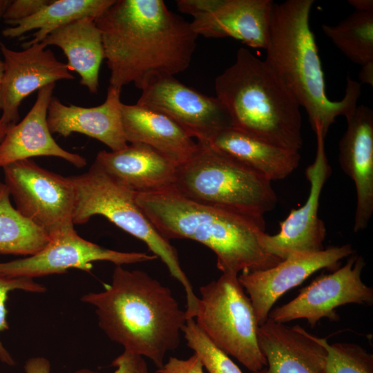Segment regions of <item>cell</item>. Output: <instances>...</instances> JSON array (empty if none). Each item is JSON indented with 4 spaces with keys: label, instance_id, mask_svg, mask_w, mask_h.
I'll use <instances>...</instances> for the list:
<instances>
[{
    "label": "cell",
    "instance_id": "1",
    "mask_svg": "<svg viewBox=\"0 0 373 373\" xmlns=\"http://www.w3.org/2000/svg\"><path fill=\"white\" fill-rule=\"evenodd\" d=\"M102 32L109 86L141 89L156 75L186 70L198 36L162 0H115L95 19Z\"/></svg>",
    "mask_w": 373,
    "mask_h": 373
},
{
    "label": "cell",
    "instance_id": "2",
    "mask_svg": "<svg viewBox=\"0 0 373 373\" xmlns=\"http://www.w3.org/2000/svg\"><path fill=\"white\" fill-rule=\"evenodd\" d=\"M81 300L92 305L107 337L126 352L150 359L159 369L178 348L187 320L171 290L147 273L116 265L104 290Z\"/></svg>",
    "mask_w": 373,
    "mask_h": 373
},
{
    "label": "cell",
    "instance_id": "3",
    "mask_svg": "<svg viewBox=\"0 0 373 373\" xmlns=\"http://www.w3.org/2000/svg\"><path fill=\"white\" fill-rule=\"evenodd\" d=\"M136 201L166 240L190 239L212 250L222 273L265 270L283 260L260 243V235L265 231L264 219L195 202L173 188L137 192Z\"/></svg>",
    "mask_w": 373,
    "mask_h": 373
},
{
    "label": "cell",
    "instance_id": "4",
    "mask_svg": "<svg viewBox=\"0 0 373 373\" xmlns=\"http://www.w3.org/2000/svg\"><path fill=\"white\" fill-rule=\"evenodd\" d=\"M314 0H287L274 3L265 62L305 108L314 132L325 138L338 116L357 106L361 84L347 76L345 95L330 100L314 35L309 26Z\"/></svg>",
    "mask_w": 373,
    "mask_h": 373
},
{
    "label": "cell",
    "instance_id": "5",
    "mask_svg": "<svg viewBox=\"0 0 373 373\" xmlns=\"http://www.w3.org/2000/svg\"><path fill=\"white\" fill-rule=\"evenodd\" d=\"M214 88L232 127L281 148L301 149L300 106L265 60L239 48Z\"/></svg>",
    "mask_w": 373,
    "mask_h": 373
},
{
    "label": "cell",
    "instance_id": "6",
    "mask_svg": "<svg viewBox=\"0 0 373 373\" xmlns=\"http://www.w3.org/2000/svg\"><path fill=\"white\" fill-rule=\"evenodd\" d=\"M68 178L75 191L74 225L86 223L93 216L101 215L144 242L182 285L186 293V314L194 316L198 297L181 267L177 250L141 209L136 201L137 192L111 176L95 162L86 172Z\"/></svg>",
    "mask_w": 373,
    "mask_h": 373
},
{
    "label": "cell",
    "instance_id": "7",
    "mask_svg": "<svg viewBox=\"0 0 373 373\" xmlns=\"http://www.w3.org/2000/svg\"><path fill=\"white\" fill-rule=\"evenodd\" d=\"M177 166L173 189L195 202L264 219L278 198L271 182L207 144Z\"/></svg>",
    "mask_w": 373,
    "mask_h": 373
},
{
    "label": "cell",
    "instance_id": "8",
    "mask_svg": "<svg viewBox=\"0 0 373 373\" xmlns=\"http://www.w3.org/2000/svg\"><path fill=\"white\" fill-rule=\"evenodd\" d=\"M238 276L222 273L202 286L194 319L218 348L256 372L267 362L258 345L259 325L253 305Z\"/></svg>",
    "mask_w": 373,
    "mask_h": 373
},
{
    "label": "cell",
    "instance_id": "9",
    "mask_svg": "<svg viewBox=\"0 0 373 373\" xmlns=\"http://www.w3.org/2000/svg\"><path fill=\"white\" fill-rule=\"evenodd\" d=\"M2 168L4 184L23 216L49 237L74 227L75 191L68 177L48 171L30 159Z\"/></svg>",
    "mask_w": 373,
    "mask_h": 373
},
{
    "label": "cell",
    "instance_id": "10",
    "mask_svg": "<svg viewBox=\"0 0 373 373\" xmlns=\"http://www.w3.org/2000/svg\"><path fill=\"white\" fill-rule=\"evenodd\" d=\"M365 266L362 256L351 255L342 267L317 278L302 289L294 299L271 310L268 318L283 324L305 318L313 327L323 318L338 321L336 309L339 306L350 303L372 305L373 289L361 278Z\"/></svg>",
    "mask_w": 373,
    "mask_h": 373
},
{
    "label": "cell",
    "instance_id": "11",
    "mask_svg": "<svg viewBox=\"0 0 373 373\" xmlns=\"http://www.w3.org/2000/svg\"><path fill=\"white\" fill-rule=\"evenodd\" d=\"M140 90L136 104L167 116L198 142L206 143L231 126L227 112L216 97L204 95L174 76L152 77Z\"/></svg>",
    "mask_w": 373,
    "mask_h": 373
},
{
    "label": "cell",
    "instance_id": "12",
    "mask_svg": "<svg viewBox=\"0 0 373 373\" xmlns=\"http://www.w3.org/2000/svg\"><path fill=\"white\" fill-rule=\"evenodd\" d=\"M274 2L271 0H178L189 15L193 30L207 38L231 37L254 48H266Z\"/></svg>",
    "mask_w": 373,
    "mask_h": 373
},
{
    "label": "cell",
    "instance_id": "13",
    "mask_svg": "<svg viewBox=\"0 0 373 373\" xmlns=\"http://www.w3.org/2000/svg\"><path fill=\"white\" fill-rule=\"evenodd\" d=\"M157 258L153 254L118 251L101 247L80 237L73 227L50 237L46 247L34 255L0 262V274L33 278L64 274L73 268L90 271L94 261H108L122 266Z\"/></svg>",
    "mask_w": 373,
    "mask_h": 373
},
{
    "label": "cell",
    "instance_id": "14",
    "mask_svg": "<svg viewBox=\"0 0 373 373\" xmlns=\"http://www.w3.org/2000/svg\"><path fill=\"white\" fill-rule=\"evenodd\" d=\"M314 133L316 156L305 172L310 186L307 200L280 222L278 233L269 235L265 231L259 237L262 247L281 260L294 253L316 252L324 249L326 228L318 213L321 192L332 169L325 152V138L318 131Z\"/></svg>",
    "mask_w": 373,
    "mask_h": 373
},
{
    "label": "cell",
    "instance_id": "15",
    "mask_svg": "<svg viewBox=\"0 0 373 373\" xmlns=\"http://www.w3.org/2000/svg\"><path fill=\"white\" fill-rule=\"evenodd\" d=\"M354 254L352 245L346 244L316 252L294 253L269 269L241 272L238 280L249 295L259 326L283 294L318 270L335 271L342 259Z\"/></svg>",
    "mask_w": 373,
    "mask_h": 373
},
{
    "label": "cell",
    "instance_id": "16",
    "mask_svg": "<svg viewBox=\"0 0 373 373\" xmlns=\"http://www.w3.org/2000/svg\"><path fill=\"white\" fill-rule=\"evenodd\" d=\"M43 43L16 51L0 41L4 72L0 87V122L12 127L19 119L22 101L36 90L59 80H71L67 64L59 61Z\"/></svg>",
    "mask_w": 373,
    "mask_h": 373
},
{
    "label": "cell",
    "instance_id": "17",
    "mask_svg": "<svg viewBox=\"0 0 373 373\" xmlns=\"http://www.w3.org/2000/svg\"><path fill=\"white\" fill-rule=\"evenodd\" d=\"M347 128L338 144V160L356 191L354 231L365 229L373 213V111L356 106L345 117Z\"/></svg>",
    "mask_w": 373,
    "mask_h": 373
},
{
    "label": "cell",
    "instance_id": "18",
    "mask_svg": "<svg viewBox=\"0 0 373 373\" xmlns=\"http://www.w3.org/2000/svg\"><path fill=\"white\" fill-rule=\"evenodd\" d=\"M121 90L109 86L104 103L93 107L67 106L52 97L47 114L51 133L67 137L79 133L97 140L113 151L125 148L128 142L122 122Z\"/></svg>",
    "mask_w": 373,
    "mask_h": 373
},
{
    "label": "cell",
    "instance_id": "19",
    "mask_svg": "<svg viewBox=\"0 0 373 373\" xmlns=\"http://www.w3.org/2000/svg\"><path fill=\"white\" fill-rule=\"evenodd\" d=\"M260 349L267 359L262 370L251 373H323L326 350L299 325L287 327L268 318L258 327Z\"/></svg>",
    "mask_w": 373,
    "mask_h": 373
},
{
    "label": "cell",
    "instance_id": "20",
    "mask_svg": "<svg viewBox=\"0 0 373 373\" xmlns=\"http://www.w3.org/2000/svg\"><path fill=\"white\" fill-rule=\"evenodd\" d=\"M55 87L50 84L40 88L27 115L9 129L0 144V167L35 156L60 157L78 168L86 164L83 156L64 150L52 136L47 114Z\"/></svg>",
    "mask_w": 373,
    "mask_h": 373
},
{
    "label": "cell",
    "instance_id": "21",
    "mask_svg": "<svg viewBox=\"0 0 373 373\" xmlns=\"http://www.w3.org/2000/svg\"><path fill=\"white\" fill-rule=\"evenodd\" d=\"M95 162L137 193L171 189L175 182L177 166L163 155L142 143H131L115 151H100Z\"/></svg>",
    "mask_w": 373,
    "mask_h": 373
},
{
    "label": "cell",
    "instance_id": "22",
    "mask_svg": "<svg viewBox=\"0 0 373 373\" xmlns=\"http://www.w3.org/2000/svg\"><path fill=\"white\" fill-rule=\"evenodd\" d=\"M121 109L128 142L144 144L176 166L189 160L198 150V142L167 116L137 104L122 103Z\"/></svg>",
    "mask_w": 373,
    "mask_h": 373
},
{
    "label": "cell",
    "instance_id": "23",
    "mask_svg": "<svg viewBox=\"0 0 373 373\" xmlns=\"http://www.w3.org/2000/svg\"><path fill=\"white\" fill-rule=\"evenodd\" d=\"M258 173L269 181L283 180L299 165V151L281 148L231 126L219 131L206 143Z\"/></svg>",
    "mask_w": 373,
    "mask_h": 373
},
{
    "label": "cell",
    "instance_id": "24",
    "mask_svg": "<svg viewBox=\"0 0 373 373\" xmlns=\"http://www.w3.org/2000/svg\"><path fill=\"white\" fill-rule=\"evenodd\" d=\"M41 42L60 48L67 57L70 70L80 77L81 85L90 93L99 90V73L105 59L102 32L95 19L83 17L50 33Z\"/></svg>",
    "mask_w": 373,
    "mask_h": 373
},
{
    "label": "cell",
    "instance_id": "25",
    "mask_svg": "<svg viewBox=\"0 0 373 373\" xmlns=\"http://www.w3.org/2000/svg\"><path fill=\"white\" fill-rule=\"evenodd\" d=\"M115 0H52L34 15L6 23L5 37L16 38L36 30L32 39L23 44V48L41 42L56 29L83 17L96 19L104 13Z\"/></svg>",
    "mask_w": 373,
    "mask_h": 373
},
{
    "label": "cell",
    "instance_id": "26",
    "mask_svg": "<svg viewBox=\"0 0 373 373\" xmlns=\"http://www.w3.org/2000/svg\"><path fill=\"white\" fill-rule=\"evenodd\" d=\"M49 240L45 231L13 207L10 193L0 181V254L32 256L44 248Z\"/></svg>",
    "mask_w": 373,
    "mask_h": 373
},
{
    "label": "cell",
    "instance_id": "27",
    "mask_svg": "<svg viewBox=\"0 0 373 373\" xmlns=\"http://www.w3.org/2000/svg\"><path fill=\"white\" fill-rule=\"evenodd\" d=\"M324 34L352 62H373V12L355 11L335 26L323 24Z\"/></svg>",
    "mask_w": 373,
    "mask_h": 373
},
{
    "label": "cell",
    "instance_id": "28",
    "mask_svg": "<svg viewBox=\"0 0 373 373\" xmlns=\"http://www.w3.org/2000/svg\"><path fill=\"white\" fill-rule=\"evenodd\" d=\"M326 350L323 373H373V355L361 346L350 343L329 344L317 337Z\"/></svg>",
    "mask_w": 373,
    "mask_h": 373
},
{
    "label": "cell",
    "instance_id": "29",
    "mask_svg": "<svg viewBox=\"0 0 373 373\" xmlns=\"http://www.w3.org/2000/svg\"><path fill=\"white\" fill-rule=\"evenodd\" d=\"M182 332L187 345L199 357L209 373H242L229 355L203 332L194 318L186 320Z\"/></svg>",
    "mask_w": 373,
    "mask_h": 373
},
{
    "label": "cell",
    "instance_id": "30",
    "mask_svg": "<svg viewBox=\"0 0 373 373\" xmlns=\"http://www.w3.org/2000/svg\"><path fill=\"white\" fill-rule=\"evenodd\" d=\"M16 289L33 293H44L46 291L45 286L35 282L32 278L9 277L0 274V332L9 329L6 320V302L8 294ZM0 361L9 366H14L16 364L15 359L3 346L1 340Z\"/></svg>",
    "mask_w": 373,
    "mask_h": 373
},
{
    "label": "cell",
    "instance_id": "31",
    "mask_svg": "<svg viewBox=\"0 0 373 373\" xmlns=\"http://www.w3.org/2000/svg\"><path fill=\"white\" fill-rule=\"evenodd\" d=\"M51 0H14L6 8L3 19L5 22L30 17L48 4Z\"/></svg>",
    "mask_w": 373,
    "mask_h": 373
},
{
    "label": "cell",
    "instance_id": "32",
    "mask_svg": "<svg viewBox=\"0 0 373 373\" xmlns=\"http://www.w3.org/2000/svg\"><path fill=\"white\" fill-rule=\"evenodd\" d=\"M111 365L116 367L113 373H150L144 357L126 351L116 357ZM75 373H97L88 369H81Z\"/></svg>",
    "mask_w": 373,
    "mask_h": 373
},
{
    "label": "cell",
    "instance_id": "33",
    "mask_svg": "<svg viewBox=\"0 0 373 373\" xmlns=\"http://www.w3.org/2000/svg\"><path fill=\"white\" fill-rule=\"evenodd\" d=\"M203 365L199 357L193 354L186 359L171 356L157 373H204Z\"/></svg>",
    "mask_w": 373,
    "mask_h": 373
},
{
    "label": "cell",
    "instance_id": "34",
    "mask_svg": "<svg viewBox=\"0 0 373 373\" xmlns=\"http://www.w3.org/2000/svg\"><path fill=\"white\" fill-rule=\"evenodd\" d=\"M24 370L26 373H50V363L44 357H32L26 362Z\"/></svg>",
    "mask_w": 373,
    "mask_h": 373
},
{
    "label": "cell",
    "instance_id": "35",
    "mask_svg": "<svg viewBox=\"0 0 373 373\" xmlns=\"http://www.w3.org/2000/svg\"><path fill=\"white\" fill-rule=\"evenodd\" d=\"M358 77L361 83L373 86V62L361 66Z\"/></svg>",
    "mask_w": 373,
    "mask_h": 373
},
{
    "label": "cell",
    "instance_id": "36",
    "mask_svg": "<svg viewBox=\"0 0 373 373\" xmlns=\"http://www.w3.org/2000/svg\"><path fill=\"white\" fill-rule=\"evenodd\" d=\"M347 2L356 11L373 12L372 0H348Z\"/></svg>",
    "mask_w": 373,
    "mask_h": 373
},
{
    "label": "cell",
    "instance_id": "37",
    "mask_svg": "<svg viewBox=\"0 0 373 373\" xmlns=\"http://www.w3.org/2000/svg\"><path fill=\"white\" fill-rule=\"evenodd\" d=\"M10 128L0 122V144Z\"/></svg>",
    "mask_w": 373,
    "mask_h": 373
},
{
    "label": "cell",
    "instance_id": "38",
    "mask_svg": "<svg viewBox=\"0 0 373 373\" xmlns=\"http://www.w3.org/2000/svg\"><path fill=\"white\" fill-rule=\"evenodd\" d=\"M10 2V0H0V19L3 18V13Z\"/></svg>",
    "mask_w": 373,
    "mask_h": 373
},
{
    "label": "cell",
    "instance_id": "39",
    "mask_svg": "<svg viewBox=\"0 0 373 373\" xmlns=\"http://www.w3.org/2000/svg\"><path fill=\"white\" fill-rule=\"evenodd\" d=\"M1 54L0 51V87H1V82H2V79L3 76V72H4V64H3V59H1Z\"/></svg>",
    "mask_w": 373,
    "mask_h": 373
}]
</instances>
